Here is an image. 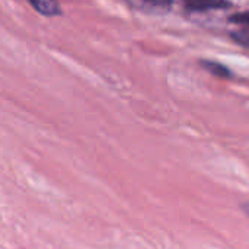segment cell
<instances>
[{
    "label": "cell",
    "instance_id": "3",
    "mask_svg": "<svg viewBox=\"0 0 249 249\" xmlns=\"http://www.w3.org/2000/svg\"><path fill=\"white\" fill-rule=\"evenodd\" d=\"M128 3H131V6L139 7L142 10L146 12H163L168 10L172 4V0H127Z\"/></svg>",
    "mask_w": 249,
    "mask_h": 249
},
{
    "label": "cell",
    "instance_id": "6",
    "mask_svg": "<svg viewBox=\"0 0 249 249\" xmlns=\"http://www.w3.org/2000/svg\"><path fill=\"white\" fill-rule=\"evenodd\" d=\"M242 209H244V212L249 216V203H245V204L242 206Z\"/></svg>",
    "mask_w": 249,
    "mask_h": 249
},
{
    "label": "cell",
    "instance_id": "2",
    "mask_svg": "<svg viewBox=\"0 0 249 249\" xmlns=\"http://www.w3.org/2000/svg\"><path fill=\"white\" fill-rule=\"evenodd\" d=\"M184 4L190 10H209V9H223L229 6L228 0H184Z\"/></svg>",
    "mask_w": 249,
    "mask_h": 249
},
{
    "label": "cell",
    "instance_id": "5",
    "mask_svg": "<svg viewBox=\"0 0 249 249\" xmlns=\"http://www.w3.org/2000/svg\"><path fill=\"white\" fill-rule=\"evenodd\" d=\"M231 20H232L233 23H236V25H241V26L249 29V12H244V13L233 15V18H232Z\"/></svg>",
    "mask_w": 249,
    "mask_h": 249
},
{
    "label": "cell",
    "instance_id": "4",
    "mask_svg": "<svg viewBox=\"0 0 249 249\" xmlns=\"http://www.w3.org/2000/svg\"><path fill=\"white\" fill-rule=\"evenodd\" d=\"M206 67H207V70H210L216 76H225V77L231 76V71L219 63H206Z\"/></svg>",
    "mask_w": 249,
    "mask_h": 249
},
{
    "label": "cell",
    "instance_id": "1",
    "mask_svg": "<svg viewBox=\"0 0 249 249\" xmlns=\"http://www.w3.org/2000/svg\"><path fill=\"white\" fill-rule=\"evenodd\" d=\"M31 6L44 16H57L61 15V7L58 0H28Z\"/></svg>",
    "mask_w": 249,
    "mask_h": 249
}]
</instances>
